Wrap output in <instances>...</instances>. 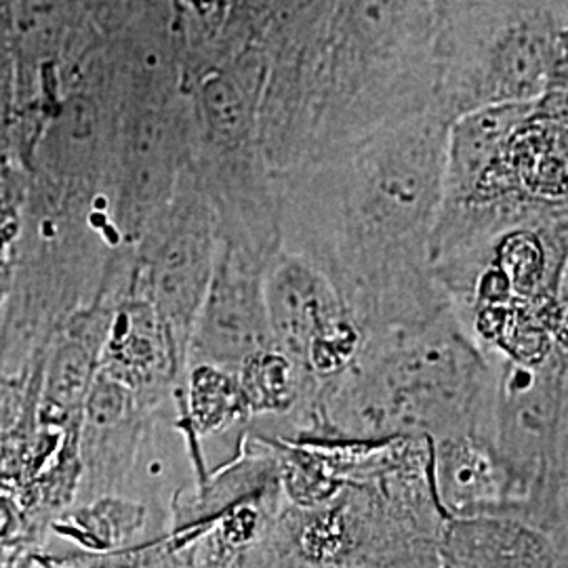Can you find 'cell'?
Instances as JSON below:
<instances>
[{
  "instance_id": "3957f363",
  "label": "cell",
  "mask_w": 568,
  "mask_h": 568,
  "mask_svg": "<svg viewBox=\"0 0 568 568\" xmlns=\"http://www.w3.org/2000/svg\"><path fill=\"white\" fill-rule=\"evenodd\" d=\"M568 0H438L434 110L535 102L558 68Z\"/></svg>"
},
{
  "instance_id": "52a82bcc",
  "label": "cell",
  "mask_w": 568,
  "mask_h": 568,
  "mask_svg": "<svg viewBox=\"0 0 568 568\" xmlns=\"http://www.w3.org/2000/svg\"><path fill=\"white\" fill-rule=\"evenodd\" d=\"M432 478L438 504L450 518L516 516L518 485L487 434L434 440Z\"/></svg>"
},
{
  "instance_id": "7c38bea8",
  "label": "cell",
  "mask_w": 568,
  "mask_h": 568,
  "mask_svg": "<svg viewBox=\"0 0 568 568\" xmlns=\"http://www.w3.org/2000/svg\"><path fill=\"white\" fill-rule=\"evenodd\" d=\"M560 234H562V243H565V251H567V262H565V272H562V283H560V305L568 307V215H565L560 222Z\"/></svg>"
},
{
  "instance_id": "5bb4252c",
  "label": "cell",
  "mask_w": 568,
  "mask_h": 568,
  "mask_svg": "<svg viewBox=\"0 0 568 568\" xmlns=\"http://www.w3.org/2000/svg\"><path fill=\"white\" fill-rule=\"evenodd\" d=\"M554 131H556V143H558V150L565 159V163L568 166V126H558L554 124Z\"/></svg>"
},
{
  "instance_id": "ba28073f",
  "label": "cell",
  "mask_w": 568,
  "mask_h": 568,
  "mask_svg": "<svg viewBox=\"0 0 568 568\" xmlns=\"http://www.w3.org/2000/svg\"><path fill=\"white\" fill-rule=\"evenodd\" d=\"M264 300L274 345L304 371L310 342L328 323L349 314L325 274L284 248L265 270Z\"/></svg>"
},
{
  "instance_id": "30bf717a",
  "label": "cell",
  "mask_w": 568,
  "mask_h": 568,
  "mask_svg": "<svg viewBox=\"0 0 568 568\" xmlns=\"http://www.w3.org/2000/svg\"><path fill=\"white\" fill-rule=\"evenodd\" d=\"M243 392L234 373L211 365H196L190 377V415L201 432H215L243 413Z\"/></svg>"
},
{
  "instance_id": "4fadbf2b",
  "label": "cell",
  "mask_w": 568,
  "mask_h": 568,
  "mask_svg": "<svg viewBox=\"0 0 568 568\" xmlns=\"http://www.w3.org/2000/svg\"><path fill=\"white\" fill-rule=\"evenodd\" d=\"M558 68H568V23L558 34Z\"/></svg>"
},
{
  "instance_id": "8fae6325",
  "label": "cell",
  "mask_w": 568,
  "mask_h": 568,
  "mask_svg": "<svg viewBox=\"0 0 568 568\" xmlns=\"http://www.w3.org/2000/svg\"><path fill=\"white\" fill-rule=\"evenodd\" d=\"M532 119L568 126V68H556L544 93L532 102Z\"/></svg>"
},
{
  "instance_id": "5b68a950",
  "label": "cell",
  "mask_w": 568,
  "mask_h": 568,
  "mask_svg": "<svg viewBox=\"0 0 568 568\" xmlns=\"http://www.w3.org/2000/svg\"><path fill=\"white\" fill-rule=\"evenodd\" d=\"M143 300L154 307L178 366L203 307L217 260V222L190 169L183 171L173 201L140 241Z\"/></svg>"
},
{
  "instance_id": "9a60e30c",
  "label": "cell",
  "mask_w": 568,
  "mask_h": 568,
  "mask_svg": "<svg viewBox=\"0 0 568 568\" xmlns=\"http://www.w3.org/2000/svg\"><path fill=\"white\" fill-rule=\"evenodd\" d=\"M204 4H209L211 9H215L217 13L225 16L227 13V0H203Z\"/></svg>"
},
{
  "instance_id": "9c48e42d",
  "label": "cell",
  "mask_w": 568,
  "mask_h": 568,
  "mask_svg": "<svg viewBox=\"0 0 568 568\" xmlns=\"http://www.w3.org/2000/svg\"><path fill=\"white\" fill-rule=\"evenodd\" d=\"M244 405L253 410H293L304 405L310 415L318 384L286 352L270 345L244 361L239 371Z\"/></svg>"
},
{
  "instance_id": "7a4b0ae2",
  "label": "cell",
  "mask_w": 568,
  "mask_h": 568,
  "mask_svg": "<svg viewBox=\"0 0 568 568\" xmlns=\"http://www.w3.org/2000/svg\"><path fill=\"white\" fill-rule=\"evenodd\" d=\"M493 361L445 307L366 337L354 365L318 387L307 440L493 438Z\"/></svg>"
},
{
  "instance_id": "8992f818",
  "label": "cell",
  "mask_w": 568,
  "mask_h": 568,
  "mask_svg": "<svg viewBox=\"0 0 568 568\" xmlns=\"http://www.w3.org/2000/svg\"><path fill=\"white\" fill-rule=\"evenodd\" d=\"M265 270L267 264L257 257L220 241L187 358L236 375L246 358L274 345L265 312Z\"/></svg>"
},
{
  "instance_id": "277c9868",
  "label": "cell",
  "mask_w": 568,
  "mask_h": 568,
  "mask_svg": "<svg viewBox=\"0 0 568 568\" xmlns=\"http://www.w3.org/2000/svg\"><path fill=\"white\" fill-rule=\"evenodd\" d=\"M490 361L493 443L520 493L514 520L541 532L568 485V349L532 366Z\"/></svg>"
},
{
  "instance_id": "6da1fadb",
  "label": "cell",
  "mask_w": 568,
  "mask_h": 568,
  "mask_svg": "<svg viewBox=\"0 0 568 568\" xmlns=\"http://www.w3.org/2000/svg\"><path fill=\"white\" fill-rule=\"evenodd\" d=\"M448 126L429 108L284 171L274 185L284 251L325 274L365 337L450 307L429 262Z\"/></svg>"
}]
</instances>
